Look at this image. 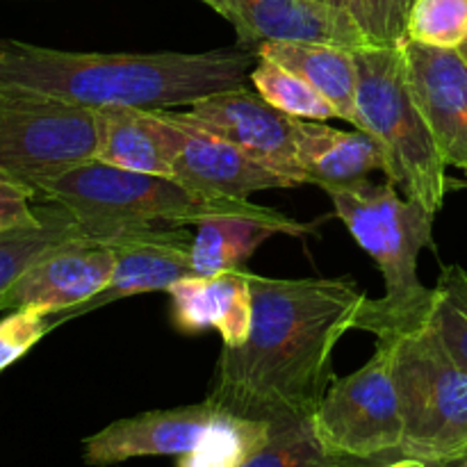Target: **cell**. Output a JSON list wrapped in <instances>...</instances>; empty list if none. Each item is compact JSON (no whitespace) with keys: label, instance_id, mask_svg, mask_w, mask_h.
<instances>
[{"label":"cell","instance_id":"16","mask_svg":"<svg viewBox=\"0 0 467 467\" xmlns=\"http://www.w3.org/2000/svg\"><path fill=\"white\" fill-rule=\"evenodd\" d=\"M171 317L178 331L217 328L223 347H242L254 322V290L246 269L219 276H187L169 287Z\"/></svg>","mask_w":467,"mask_h":467},{"label":"cell","instance_id":"24","mask_svg":"<svg viewBox=\"0 0 467 467\" xmlns=\"http://www.w3.org/2000/svg\"><path fill=\"white\" fill-rule=\"evenodd\" d=\"M249 80L254 82V89L265 100L283 112L299 119H315V121H328L337 119L336 109L331 108L327 99L319 91H315L304 78L287 71L274 59L258 53V62L251 68Z\"/></svg>","mask_w":467,"mask_h":467},{"label":"cell","instance_id":"27","mask_svg":"<svg viewBox=\"0 0 467 467\" xmlns=\"http://www.w3.org/2000/svg\"><path fill=\"white\" fill-rule=\"evenodd\" d=\"M415 0H347V14L369 48H400L409 39Z\"/></svg>","mask_w":467,"mask_h":467},{"label":"cell","instance_id":"14","mask_svg":"<svg viewBox=\"0 0 467 467\" xmlns=\"http://www.w3.org/2000/svg\"><path fill=\"white\" fill-rule=\"evenodd\" d=\"M222 14L242 44L269 41H308L333 44L349 50L369 48L365 36L340 9L324 7L313 0H203Z\"/></svg>","mask_w":467,"mask_h":467},{"label":"cell","instance_id":"20","mask_svg":"<svg viewBox=\"0 0 467 467\" xmlns=\"http://www.w3.org/2000/svg\"><path fill=\"white\" fill-rule=\"evenodd\" d=\"M82 237L99 235L87 231L67 208L50 201H41V222L36 226L0 233V301L36 260Z\"/></svg>","mask_w":467,"mask_h":467},{"label":"cell","instance_id":"26","mask_svg":"<svg viewBox=\"0 0 467 467\" xmlns=\"http://www.w3.org/2000/svg\"><path fill=\"white\" fill-rule=\"evenodd\" d=\"M409 39L459 50L467 41V0H415Z\"/></svg>","mask_w":467,"mask_h":467},{"label":"cell","instance_id":"18","mask_svg":"<svg viewBox=\"0 0 467 467\" xmlns=\"http://www.w3.org/2000/svg\"><path fill=\"white\" fill-rule=\"evenodd\" d=\"M295 140L304 181L324 192L351 187L372 171H383L381 149L358 128L347 132L324 121L296 117Z\"/></svg>","mask_w":467,"mask_h":467},{"label":"cell","instance_id":"23","mask_svg":"<svg viewBox=\"0 0 467 467\" xmlns=\"http://www.w3.org/2000/svg\"><path fill=\"white\" fill-rule=\"evenodd\" d=\"M242 467H354L322 445L310 420L272 424L269 438Z\"/></svg>","mask_w":467,"mask_h":467},{"label":"cell","instance_id":"1","mask_svg":"<svg viewBox=\"0 0 467 467\" xmlns=\"http://www.w3.org/2000/svg\"><path fill=\"white\" fill-rule=\"evenodd\" d=\"M249 276V340L222 347L208 400L267 424L310 420L336 381V345L356 328L369 296L351 278Z\"/></svg>","mask_w":467,"mask_h":467},{"label":"cell","instance_id":"8","mask_svg":"<svg viewBox=\"0 0 467 467\" xmlns=\"http://www.w3.org/2000/svg\"><path fill=\"white\" fill-rule=\"evenodd\" d=\"M322 445L349 461L400 454L404 441L400 395L392 377V347L377 342L372 358L336 379L313 415Z\"/></svg>","mask_w":467,"mask_h":467},{"label":"cell","instance_id":"32","mask_svg":"<svg viewBox=\"0 0 467 467\" xmlns=\"http://www.w3.org/2000/svg\"><path fill=\"white\" fill-rule=\"evenodd\" d=\"M313 3L324 5V7L340 9V12H347V0H313Z\"/></svg>","mask_w":467,"mask_h":467},{"label":"cell","instance_id":"10","mask_svg":"<svg viewBox=\"0 0 467 467\" xmlns=\"http://www.w3.org/2000/svg\"><path fill=\"white\" fill-rule=\"evenodd\" d=\"M114 249V272L100 295L82 304L80 308L55 319V327L71 317L99 310L119 299L149 292H169L173 283L192 272V231L173 223H144V226L121 228L109 237Z\"/></svg>","mask_w":467,"mask_h":467},{"label":"cell","instance_id":"4","mask_svg":"<svg viewBox=\"0 0 467 467\" xmlns=\"http://www.w3.org/2000/svg\"><path fill=\"white\" fill-rule=\"evenodd\" d=\"M336 214L349 228L360 249L368 251L383 276L381 299H368L356 328L390 342L427 327L436 290L420 281V254L433 246V219L422 203L400 196L390 181L369 178L351 187L327 192Z\"/></svg>","mask_w":467,"mask_h":467},{"label":"cell","instance_id":"15","mask_svg":"<svg viewBox=\"0 0 467 467\" xmlns=\"http://www.w3.org/2000/svg\"><path fill=\"white\" fill-rule=\"evenodd\" d=\"M217 415V406L205 400L117 420L87 438L82 459L91 467H108L144 456H182L194 450Z\"/></svg>","mask_w":467,"mask_h":467},{"label":"cell","instance_id":"12","mask_svg":"<svg viewBox=\"0 0 467 467\" xmlns=\"http://www.w3.org/2000/svg\"><path fill=\"white\" fill-rule=\"evenodd\" d=\"M415 103L447 167L467 173V62L459 50L404 39L400 46Z\"/></svg>","mask_w":467,"mask_h":467},{"label":"cell","instance_id":"3","mask_svg":"<svg viewBox=\"0 0 467 467\" xmlns=\"http://www.w3.org/2000/svg\"><path fill=\"white\" fill-rule=\"evenodd\" d=\"M36 199L67 208L82 226L99 237L144 223L194 226L213 217H240L265 223L283 235H306L310 226L281 210L249 199H228L187 187L155 173L126 171L91 160L35 185Z\"/></svg>","mask_w":467,"mask_h":467},{"label":"cell","instance_id":"17","mask_svg":"<svg viewBox=\"0 0 467 467\" xmlns=\"http://www.w3.org/2000/svg\"><path fill=\"white\" fill-rule=\"evenodd\" d=\"M99 150L96 160L126 171L173 178L178 128L162 109L100 108L96 109Z\"/></svg>","mask_w":467,"mask_h":467},{"label":"cell","instance_id":"30","mask_svg":"<svg viewBox=\"0 0 467 467\" xmlns=\"http://www.w3.org/2000/svg\"><path fill=\"white\" fill-rule=\"evenodd\" d=\"M441 463H445L447 467H467V445L463 447V450L459 451V454L454 456V459L441 461Z\"/></svg>","mask_w":467,"mask_h":467},{"label":"cell","instance_id":"25","mask_svg":"<svg viewBox=\"0 0 467 467\" xmlns=\"http://www.w3.org/2000/svg\"><path fill=\"white\" fill-rule=\"evenodd\" d=\"M429 327L447 354L467 369V272L459 265L442 269L438 278Z\"/></svg>","mask_w":467,"mask_h":467},{"label":"cell","instance_id":"19","mask_svg":"<svg viewBox=\"0 0 467 467\" xmlns=\"http://www.w3.org/2000/svg\"><path fill=\"white\" fill-rule=\"evenodd\" d=\"M258 53L304 78L331 103L337 119H345L354 126L356 91H358L354 50L333 44H308V41H269L258 46Z\"/></svg>","mask_w":467,"mask_h":467},{"label":"cell","instance_id":"5","mask_svg":"<svg viewBox=\"0 0 467 467\" xmlns=\"http://www.w3.org/2000/svg\"><path fill=\"white\" fill-rule=\"evenodd\" d=\"M358 91L354 128L368 132L383 153V173L409 199L441 213L447 164L422 109L415 103L400 48L354 50Z\"/></svg>","mask_w":467,"mask_h":467},{"label":"cell","instance_id":"31","mask_svg":"<svg viewBox=\"0 0 467 467\" xmlns=\"http://www.w3.org/2000/svg\"><path fill=\"white\" fill-rule=\"evenodd\" d=\"M381 467H424V463L418 459H406V456H401L400 461H392V463H386Z\"/></svg>","mask_w":467,"mask_h":467},{"label":"cell","instance_id":"28","mask_svg":"<svg viewBox=\"0 0 467 467\" xmlns=\"http://www.w3.org/2000/svg\"><path fill=\"white\" fill-rule=\"evenodd\" d=\"M55 328L53 315L39 308L12 310L0 322V372L27 354L41 337Z\"/></svg>","mask_w":467,"mask_h":467},{"label":"cell","instance_id":"33","mask_svg":"<svg viewBox=\"0 0 467 467\" xmlns=\"http://www.w3.org/2000/svg\"><path fill=\"white\" fill-rule=\"evenodd\" d=\"M424 467H447V465L441 463V461H429V463H424Z\"/></svg>","mask_w":467,"mask_h":467},{"label":"cell","instance_id":"6","mask_svg":"<svg viewBox=\"0 0 467 467\" xmlns=\"http://www.w3.org/2000/svg\"><path fill=\"white\" fill-rule=\"evenodd\" d=\"M386 345L392 347L404 420L400 456L422 463L454 459L467 445V369L447 354L429 324Z\"/></svg>","mask_w":467,"mask_h":467},{"label":"cell","instance_id":"11","mask_svg":"<svg viewBox=\"0 0 467 467\" xmlns=\"http://www.w3.org/2000/svg\"><path fill=\"white\" fill-rule=\"evenodd\" d=\"M109 237H82L46 254L9 287L0 313L39 308L59 317L94 299L105 290L117 263Z\"/></svg>","mask_w":467,"mask_h":467},{"label":"cell","instance_id":"34","mask_svg":"<svg viewBox=\"0 0 467 467\" xmlns=\"http://www.w3.org/2000/svg\"><path fill=\"white\" fill-rule=\"evenodd\" d=\"M459 53L463 55V59H465V62H467V41H465L463 46H461V48H459Z\"/></svg>","mask_w":467,"mask_h":467},{"label":"cell","instance_id":"13","mask_svg":"<svg viewBox=\"0 0 467 467\" xmlns=\"http://www.w3.org/2000/svg\"><path fill=\"white\" fill-rule=\"evenodd\" d=\"M162 112L178 128L173 178L187 187L228 199H246L254 192L296 187L290 178L265 167L228 140L187 119L185 112H173L171 108Z\"/></svg>","mask_w":467,"mask_h":467},{"label":"cell","instance_id":"21","mask_svg":"<svg viewBox=\"0 0 467 467\" xmlns=\"http://www.w3.org/2000/svg\"><path fill=\"white\" fill-rule=\"evenodd\" d=\"M272 235H278V233L251 219H203L194 223V233H192V272L194 276H219V274L237 272Z\"/></svg>","mask_w":467,"mask_h":467},{"label":"cell","instance_id":"9","mask_svg":"<svg viewBox=\"0 0 467 467\" xmlns=\"http://www.w3.org/2000/svg\"><path fill=\"white\" fill-rule=\"evenodd\" d=\"M185 117L235 144L265 167L290 178L295 185L306 182L296 153V117L274 108L255 89L242 85L214 91L194 100Z\"/></svg>","mask_w":467,"mask_h":467},{"label":"cell","instance_id":"29","mask_svg":"<svg viewBox=\"0 0 467 467\" xmlns=\"http://www.w3.org/2000/svg\"><path fill=\"white\" fill-rule=\"evenodd\" d=\"M41 222V201L32 185L0 176V233L36 226Z\"/></svg>","mask_w":467,"mask_h":467},{"label":"cell","instance_id":"7","mask_svg":"<svg viewBox=\"0 0 467 467\" xmlns=\"http://www.w3.org/2000/svg\"><path fill=\"white\" fill-rule=\"evenodd\" d=\"M96 109L0 89V176L35 187L96 160Z\"/></svg>","mask_w":467,"mask_h":467},{"label":"cell","instance_id":"2","mask_svg":"<svg viewBox=\"0 0 467 467\" xmlns=\"http://www.w3.org/2000/svg\"><path fill=\"white\" fill-rule=\"evenodd\" d=\"M258 62L254 48L205 53H78L0 39V89L85 109L123 105L167 109L242 87Z\"/></svg>","mask_w":467,"mask_h":467},{"label":"cell","instance_id":"22","mask_svg":"<svg viewBox=\"0 0 467 467\" xmlns=\"http://www.w3.org/2000/svg\"><path fill=\"white\" fill-rule=\"evenodd\" d=\"M269 431L272 424L219 409V415L194 450L178 456V467H242L265 445Z\"/></svg>","mask_w":467,"mask_h":467}]
</instances>
